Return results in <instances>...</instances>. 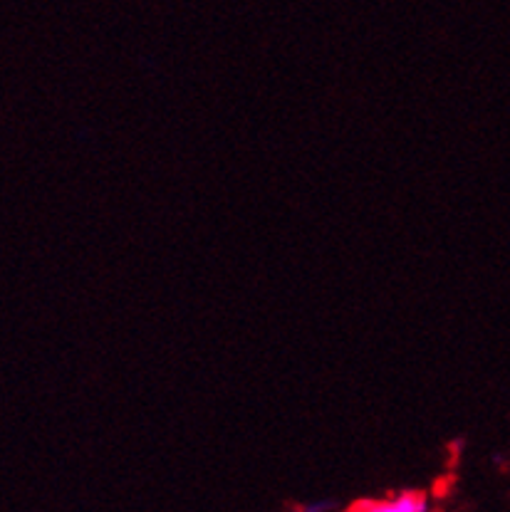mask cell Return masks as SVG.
I'll list each match as a JSON object with an SVG mask.
<instances>
[{
  "mask_svg": "<svg viewBox=\"0 0 510 512\" xmlns=\"http://www.w3.org/2000/svg\"><path fill=\"white\" fill-rule=\"evenodd\" d=\"M298 512H330V503L322 500V503H307L303 508H298Z\"/></svg>",
  "mask_w": 510,
  "mask_h": 512,
  "instance_id": "obj_2",
  "label": "cell"
},
{
  "mask_svg": "<svg viewBox=\"0 0 510 512\" xmlns=\"http://www.w3.org/2000/svg\"><path fill=\"white\" fill-rule=\"evenodd\" d=\"M347 512H429V498L421 490H404L382 500H359Z\"/></svg>",
  "mask_w": 510,
  "mask_h": 512,
  "instance_id": "obj_1",
  "label": "cell"
}]
</instances>
